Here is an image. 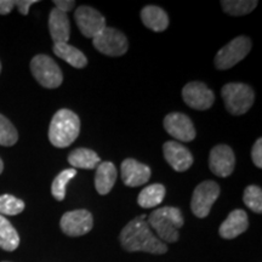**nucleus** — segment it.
<instances>
[{
	"label": "nucleus",
	"mask_w": 262,
	"mask_h": 262,
	"mask_svg": "<svg viewBox=\"0 0 262 262\" xmlns=\"http://www.w3.org/2000/svg\"><path fill=\"white\" fill-rule=\"evenodd\" d=\"M251 158H253V162L255 165L257 166L258 169L262 168V139L256 140V142L254 143L253 149H251Z\"/></svg>",
	"instance_id": "nucleus-29"
},
{
	"label": "nucleus",
	"mask_w": 262,
	"mask_h": 262,
	"mask_svg": "<svg viewBox=\"0 0 262 262\" xmlns=\"http://www.w3.org/2000/svg\"><path fill=\"white\" fill-rule=\"evenodd\" d=\"M31 71L35 80L47 89H56L63 81L61 68L48 55H37L33 57Z\"/></svg>",
	"instance_id": "nucleus-5"
},
{
	"label": "nucleus",
	"mask_w": 262,
	"mask_h": 262,
	"mask_svg": "<svg viewBox=\"0 0 262 262\" xmlns=\"http://www.w3.org/2000/svg\"><path fill=\"white\" fill-rule=\"evenodd\" d=\"M14 8V0H0V15H9Z\"/></svg>",
	"instance_id": "nucleus-32"
},
{
	"label": "nucleus",
	"mask_w": 262,
	"mask_h": 262,
	"mask_svg": "<svg viewBox=\"0 0 262 262\" xmlns=\"http://www.w3.org/2000/svg\"><path fill=\"white\" fill-rule=\"evenodd\" d=\"M222 9L231 16H244L257 6L256 0H222Z\"/></svg>",
	"instance_id": "nucleus-24"
},
{
	"label": "nucleus",
	"mask_w": 262,
	"mask_h": 262,
	"mask_svg": "<svg viewBox=\"0 0 262 262\" xmlns=\"http://www.w3.org/2000/svg\"><path fill=\"white\" fill-rule=\"evenodd\" d=\"M93 44L96 50L107 56L118 57L126 54L129 42L125 34L116 28L106 27L93 39Z\"/></svg>",
	"instance_id": "nucleus-7"
},
{
	"label": "nucleus",
	"mask_w": 262,
	"mask_h": 262,
	"mask_svg": "<svg viewBox=\"0 0 262 262\" xmlns=\"http://www.w3.org/2000/svg\"><path fill=\"white\" fill-rule=\"evenodd\" d=\"M117 180V169L113 163L102 162L98 164L95 175V187L100 194H108Z\"/></svg>",
	"instance_id": "nucleus-18"
},
{
	"label": "nucleus",
	"mask_w": 262,
	"mask_h": 262,
	"mask_svg": "<svg viewBox=\"0 0 262 262\" xmlns=\"http://www.w3.org/2000/svg\"><path fill=\"white\" fill-rule=\"evenodd\" d=\"M80 133V119L70 110H60L52 117L49 127V140L57 148H66L77 140Z\"/></svg>",
	"instance_id": "nucleus-2"
},
{
	"label": "nucleus",
	"mask_w": 262,
	"mask_h": 262,
	"mask_svg": "<svg viewBox=\"0 0 262 262\" xmlns=\"http://www.w3.org/2000/svg\"><path fill=\"white\" fill-rule=\"evenodd\" d=\"M182 97L187 106L196 111L209 110L215 102L214 93L202 81H192L185 85Z\"/></svg>",
	"instance_id": "nucleus-11"
},
{
	"label": "nucleus",
	"mask_w": 262,
	"mask_h": 262,
	"mask_svg": "<svg viewBox=\"0 0 262 262\" xmlns=\"http://www.w3.org/2000/svg\"><path fill=\"white\" fill-rule=\"evenodd\" d=\"M60 226L64 234L70 237H80L93 229L94 219L91 212L85 209L68 211L61 217Z\"/></svg>",
	"instance_id": "nucleus-10"
},
{
	"label": "nucleus",
	"mask_w": 262,
	"mask_h": 262,
	"mask_svg": "<svg viewBox=\"0 0 262 262\" xmlns=\"http://www.w3.org/2000/svg\"><path fill=\"white\" fill-rule=\"evenodd\" d=\"M141 19L147 28L155 32H163L168 28V14L162 8L156 5H147L141 11Z\"/></svg>",
	"instance_id": "nucleus-19"
},
{
	"label": "nucleus",
	"mask_w": 262,
	"mask_h": 262,
	"mask_svg": "<svg viewBox=\"0 0 262 262\" xmlns=\"http://www.w3.org/2000/svg\"><path fill=\"white\" fill-rule=\"evenodd\" d=\"M68 163L73 169H96L101 163L100 157L96 152L89 148H77L68 156Z\"/></svg>",
	"instance_id": "nucleus-20"
},
{
	"label": "nucleus",
	"mask_w": 262,
	"mask_h": 262,
	"mask_svg": "<svg viewBox=\"0 0 262 262\" xmlns=\"http://www.w3.org/2000/svg\"><path fill=\"white\" fill-rule=\"evenodd\" d=\"M74 19L81 34L86 38L94 39L107 27L103 15L91 6H79L74 12Z\"/></svg>",
	"instance_id": "nucleus-9"
},
{
	"label": "nucleus",
	"mask_w": 262,
	"mask_h": 262,
	"mask_svg": "<svg viewBox=\"0 0 262 262\" xmlns=\"http://www.w3.org/2000/svg\"><path fill=\"white\" fill-rule=\"evenodd\" d=\"M244 204L250 209L251 211L261 214L262 212V191L257 186H248L244 189V196H243Z\"/></svg>",
	"instance_id": "nucleus-28"
},
{
	"label": "nucleus",
	"mask_w": 262,
	"mask_h": 262,
	"mask_svg": "<svg viewBox=\"0 0 262 262\" xmlns=\"http://www.w3.org/2000/svg\"><path fill=\"white\" fill-rule=\"evenodd\" d=\"M19 245V237L14 226L0 215V248L6 251H14Z\"/></svg>",
	"instance_id": "nucleus-23"
},
{
	"label": "nucleus",
	"mask_w": 262,
	"mask_h": 262,
	"mask_svg": "<svg viewBox=\"0 0 262 262\" xmlns=\"http://www.w3.org/2000/svg\"><path fill=\"white\" fill-rule=\"evenodd\" d=\"M226 110L233 116L247 113L254 104L255 93L250 86L243 83L226 84L221 90Z\"/></svg>",
	"instance_id": "nucleus-4"
},
{
	"label": "nucleus",
	"mask_w": 262,
	"mask_h": 262,
	"mask_svg": "<svg viewBox=\"0 0 262 262\" xmlns=\"http://www.w3.org/2000/svg\"><path fill=\"white\" fill-rule=\"evenodd\" d=\"M25 210V202L11 194L0 195V215L15 216Z\"/></svg>",
	"instance_id": "nucleus-26"
},
{
	"label": "nucleus",
	"mask_w": 262,
	"mask_h": 262,
	"mask_svg": "<svg viewBox=\"0 0 262 262\" xmlns=\"http://www.w3.org/2000/svg\"><path fill=\"white\" fill-rule=\"evenodd\" d=\"M146 215L131 220L120 233V244L126 251H145L149 254H165L168 251V245L163 243L157 235L153 233L149 225L145 219Z\"/></svg>",
	"instance_id": "nucleus-1"
},
{
	"label": "nucleus",
	"mask_w": 262,
	"mask_h": 262,
	"mask_svg": "<svg viewBox=\"0 0 262 262\" xmlns=\"http://www.w3.org/2000/svg\"><path fill=\"white\" fill-rule=\"evenodd\" d=\"M249 227L248 215L244 210L235 209L222 222L219 233L224 239H233L244 233Z\"/></svg>",
	"instance_id": "nucleus-16"
},
{
	"label": "nucleus",
	"mask_w": 262,
	"mask_h": 262,
	"mask_svg": "<svg viewBox=\"0 0 262 262\" xmlns=\"http://www.w3.org/2000/svg\"><path fill=\"white\" fill-rule=\"evenodd\" d=\"M147 224L155 229L163 243H175L180 237L179 229L183 226V216L179 208L164 206L148 216Z\"/></svg>",
	"instance_id": "nucleus-3"
},
{
	"label": "nucleus",
	"mask_w": 262,
	"mask_h": 262,
	"mask_svg": "<svg viewBox=\"0 0 262 262\" xmlns=\"http://www.w3.org/2000/svg\"><path fill=\"white\" fill-rule=\"evenodd\" d=\"M220 195V186L215 181H204L196 186L192 195L191 209L196 217L204 219L210 214L212 204Z\"/></svg>",
	"instance_id": "nucleus-8"
},
{
	"label": "nucleus",
	"mask_w": 262,
	"mask_h": 262,
	"mask_svg": "<svg viewBox=\"0 0 262 262\" xmlns=\"http://www.w3.org/2000/svg\"><path fill=\"white\" fill-rule=\"evenodd\" d=\"M163 152L165 160L175 171L183 172L193 164V156L188 148L176 141H168L164 143Z\"/></svg>",
	"instance_id": "nucleus-14"
},
{
	"label": "nucleus",
	"mask_w": 262,
	"mask_h": 262,
	"mask_svg": "<svg viewBox=\"0 0 262 262\" xmlns=\"http://www.w3.org/2000/svg\"><path fill=\"white\" fill-rule=\"evenodd\" d=\"M3 170H4V163H3V160H2V158H0V175H2Z\"/></svg>",
	"instance_id": "nucleus-33"
},
{
	"label": "nucleus",
	"mask_w": 262,
	"mask_h": 262,
	"mask_svg": "<svg viewBox=\"0 0 262 262\" xmlns=\"http://www.w3.org/2000/svg\"><path fill=\"white\" fill-rule=\"evenodd\" d=\"M4 262H8V261H4Z\"/></svg>",
	"instance_id": "nucleus-35"
},
{
	"label": "nucleus",
	"mask_w": 262,
	"mask_h": 262,
	"mask_svg": "<svg viewBox=\"0 0 262 262\" xmlns=\"http://www.w3.org/2000/svg\"><path fill=\"white\" fill-rule=\"evenodd\" d=\"M54 54L57 57L67 62L68 64L73 66L74 68H84L88 64V58L81 52L79 49L72 47L67 42H62V44H54Z\"/></svg>",
	"instance_id": "nucleus-21"
},
{
	"label": "nucleus",
	"mask_w": 262,
	"mask_h": 262,
	"mask_svg": "<svg viewBox=\"0 0 262 262\" xmlns=\"http://www.w3.org/2000/svg\"><path fill=\"white\" fill-rule=\"evenodd\" d=\"M0 72H2V63H0Z\"/></svg>",
	"instance_id": "nucleus-34"
},
{
	"label": "nucleus",
	"mask_w": 262,
	"mask_h": 262,
	"mask_svg": "<svg viewBox=\"0 0 262 262\" xmlns=\"http://www.w3.org/2000/svg\"><path fill=\"white\" fill-rule=\"evenodd\" d=\"M77 175V170L71 168V169H64L63 171H61L56 178L54 179L51 185V194L54 195V198L56 201H63L66 198V187H67V183L71 181L74 176Z\"/></svg>",
	"instance_id": "nucleus-25"
},
{
	"label": "nucleus",
	"mask_w": 262,
	"mask_h": 262,
	"mask_svg": "<svg viewBox=\"0 0 262 262\" xmlns=\"http://www.w3.org/2000/svg\"><path fill=\"white\" fill-rule=\"evenodd\" d=\"M54 4H55V9L60 10V11L67 14L68 11L73 10L75 2H72V0H55Z\"/></svg>",
	"instance_id": "nucleus-30"
},
{
	"label": "nucleus",
	"mask_w": 262,
	"mask_h": 262,
	"mask_svg": "<svg viewBox=\"0 0 262 262\" xmlns=\"http://www.w3.org/2000/svg\"><path fill=\"white\" fill-rule=\"evenodd\" d=\"M122 180L129 187H139L148 182L152 175L150 168L133 158H127L122 163Z\"/></svg>",
	"instance_id": "nucleus-15"
},
{
	"label": "nucleus",
	"mask_w": 262,
	"mask_h": 262,
	"mask_svg": "<svg viewBox=\"0 0 262 262\" xmlns=\"http://www.w3.org/2000/svg\"><path fill=\"white\" fill-rule=\"evenodd\" d=\"M49 31L55 44L67 42L71 37V24L67 14L52 9L49 16Z\"/></svg>",
	"instance_id": "nucleus-17"
},
{
	"label": "nucleus",
	"mask_w": 262,
	"mask_h": 262,
	"mask_svg": "<svg viewBox=\"0 0 262 262\" xmlns=\"http://www.w3.org/2000/svg\"><path fill=\"white\" fill-rule=\"evenodd\" d=\"M235 166V156L227 145L215 146L209 156V168L219 178H227L233 172Z\"/></svg>",
	"instance_id": "nucleus-13"
},
{
	"label": "nucleus",
	"mask_w": 262,
	"mask_h": 262,
	"mask_svg": "<svg viewBox=\"0 0 262 262\" xmlns=\"http://www.w3.org/2000/svg\"><path fill=\"white\" fill-rule=\"evenodd\" d=\"M37 3V0H17V2H15V6L18 9V11L21 12L22 15H28V11H29V8L33 4H35Z\"/></svg>",
	"instance_id": "nucleus-31"
},
{
	"label": "nucleus",
	"mask_w": 262,
	"mask_h": 262,
	"mask_svg": "<svg viewBox=\"0 0 262 262\" xmlns=\"http://www.w3.org/2000/svg\"><path fill=\"white\" fill-rule=\"evenodd\" d=\"M18 140V134L12 123L3 114H0V145L10 147L14 146Z\"/></svg>",
	"instance_id": "nucleus-27"
},
{
	"label": "nucleus",
	"mask_w": 262,
	"mask_h": 262,
	"mask_svg": "<svg viewBox=\"0 0 262 262\" xmlns=\"http://www.w3.org/2000/svg\"><path fill=\"white\" fill-rule=\"evenodd\" d=\"M251 49V40L248 37L241 35L234 38L219 50L215 56V67L220 71L229 70L238 62L244 60L248 56Z\"/></svg>",
	"instance_id": "nucleus-6"
},
{
	"label": "nucleus",
	"mask_w": 262,
	"mask_h": 262,
	"mask_svg": "<svg viewBox=\"0 0 262 262\" xmlns=\"http://www.w3.org/2000/svg\"><path fill=\"white\" fill-rule=\"evenodd\" d=\"M166 133L182 142H191L195 139V129L192 120L183 113H170L164 119Z\"/></svg>",
	"instance_id": "nucleus-12"
},
{
	"label": "nucleus",
	"mask_w": 262,
	"mask_h": 262,
	"mask_svg": "<svg viewBox=\"0 0 262 262\" xmlns=\"http://www.w3.org/2000/svg\"><path fill=\"white\" fill-rule=\"evenodd\" d=\"M165 192V187H164L163 185H160V183L150 185L140 192L139 198H137V203H139L141 208H156V206H158L160 203L164 201Z\"/></svg>",
	"instance_id": "nucleus-22"
}]
</instances>
